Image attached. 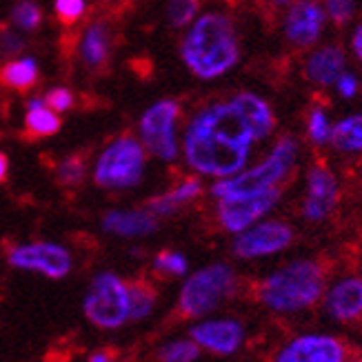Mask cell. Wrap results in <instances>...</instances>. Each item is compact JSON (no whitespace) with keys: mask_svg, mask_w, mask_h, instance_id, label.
<instances>
[{"mask_svg":"<svg viewBox=\"0 0 362 362\" xmlns=\"http://www.w3.org/2000/svg\"><path fill=\"white\" fill-rule=\"evenodd\" d=\"M103 227L116 235H147L156 229V220L147 211H109Z\"/></svg>","mask_w":362,"mask_h":362,"instance_id":"obj_18","label":"cell"},{"mask_svg":"<svg viewBox=\"0 0 362 362\" xmlns=\"http://www.w3.org/2000/svg\"><path fill=\"white\" fill-rule=\"evenodd\" d=\"M9 262L16 269L38 272L47 278H62L71 269V258L65 247L52 243H34L13 247L7 254Z\"/></svg>","mask_w":362,"mask_h":362,"instance_id":"obj_10","label":"cell"},{"mask_svg":"<svg viewBox=\"0 0 362 362\" xmlns=\"http://www.w3.org/2000/svg\"><path fill=\"white\" fill-rule=\"evenodd\" d=\"M156 272L167 276H182L187 272V260L180 254H174V251H163L156 258Z\"/></svg>","mask_w":362,"mask_h":362,"instance_id":"obj_29","label":"cell"},{"mask_svg":"<svg viewBox=\"0 0 362 362\" xmlns=\"http://www.w3.org/2000/svg\"><path fill=\"white\" fill-rule=\"evenodd\" d=\"M240 58L233 27L223 13H204L189 29L182 42V60L198 78L227 74Z\"/></svg>","mask_w":362,"mask_h":362,"instance_id":"obj_2","label":"cell"},{"mask_svg":"<svg viewBox=\"0 0 362 362\" xmlns=\"http://www.w3.org/2000/svg\"><path fill=\"white\" fill-rule=\"evenodd\" d=\"M354 49H356V54H358L360 60H362V27H358V29H356V34H354Z\"/></svg>","mask_w":362,"mask_h":362,"instance_id":"obj_38","label":"cell"},{"mask_svg":"<svg viewBox=\"0 0 362 362\" xmlns=\"http://www.w3.org/2000/svg\"><path fill=\"white\" fill-rule=\"evenodd\" d=\"M85 13V0H56V16L62 25H74Z\"/></svg>","mask_w":362,"mask_h":362,"instance_id":"obj_31","label":"cell"},{"mask_svg":"<svg viewBox=\"0 0 362 362\" xmlns=\"http://www.w3.org/2000/svg\"><path fill=\"white\" fill-rule=\"evenodd\" d=\"M325 287V276L318 264L298 260L274 274L260 289L262 303L276 311H298L313 305Z\"/></svg>","mask_w":362,"mask_h":362,"instance_id":"obj_3","label":"cell"},{"mask_svg":"<svg viewBox=\"0 0 362 362\" xmlns=\"http://www.w3.org/2000/svg\"><path fill=\"white\" fill-rule=\"evenodd\" d=\"M344 69V56L338 47H325V49L316 52L305 67L307 78H311L318 85H332L336 83Z\"/></svg>","mask_w":362,"mask_h":362,"instance_id":"obj_17","label":"cell"},{"mask_svg":"<svg viewBox=\"0 0 362 362\" xmlns=\"http://www.w3.org/2000/svg\"><path fill=\"white\" fill-rule=\"evenodd\" d=\"M198 11V0H169V21L176 27H185L187 23H192V18Z\"/></svg>","mask_w":362,"mask_h":362,"instance_id":"obj_28","label":"cell"},{"mask_svg":"<svg viewBox=\"0 0 362 362\" xmlns=\"http://www.w3.org/2000/svg\"><path fill=\"white\" fill-rule=\"evenodd\" d=\"M23 49V42L16 38L11 31H5L3 38H0V52L3 54H16Z\"/></svg>","mask_w":362,"mask_h":362,"instance_id":"obj_36","label":"cell"},{"mask_svg":"<svg viewBox=\"0 0 362 362\" xmlns=\"http://www.w3.org/2000/svg\"><path fill=\"white\" fill-rule=\"evenodd\" d=\"M254 140H258L254 124L233 98L204 109L192 120L185 134V156L200 174L227 178L243 169Z\"/></svg>","mask_w":362,"mask_h":362,"instance_id":"obj_1","label":"cell"},{"mask_svg":"<svg viewBox=\"0 0 362 362\" xmlns=\"http://www.w3.org/2000/svg\"><path fill=\"white\" fill-rule=\"evenodd\" d=\"M278 3H280V5H282V3H287V0H278Z\"/></svg>","mask_w":362,"mask_h":362,"instance_id":"obj_40","label":"cell"},{"mask_svg":"<svg viewBox=\"0 0 362 362\" xmlns=\"http://www.w3.org/2000/svg\"><path fill=\"white\" fill-rule=\"evenodd\" d=\"M145 169V151L138 140L124 136L109 145L96 163L93 180L103 189L134 187Z\"/></svg>","mask_w":362,"mask_h":362,"instance_id":"obj_5","label":"cell"},{"mask_svg":"<svg viewBox=\"0 0 362 362\" xmlns=\"http://www.w3.org/2000/svg\"><path fill=\"white\" fill-rule=\"evenodd\" d=\"M42 21V13L38 5H34L31 0H21L18 5L13 7V23L25 31H34Z\"/></svg>","mask_w":362,"mask_h":362,"instance_id":"obj_27","label":"cell"},{"mask_svg":"<svg viewBox=\"0 0 362 362\" xmlns=\"http://www.w3.org/2000/svg\"><path fill=\"white\" fill-rule=\"evenodd\" d=\"M85 178V163L81 158H67L58 167V182L62 185H81Z\"/></svg>","mask_w":362,"mask_h":362,"instance_id":"obj_30","label":"cell"},{"mask_svg":"<svg viewBox=\"0 0 362 362\" xmlns=\"http://www.w3.org/2000/svg\"><path fill=\"white\" fill-rule=\"evenodd\" d=\"M60 129V118L56 116V112H52L49 107H34L27 112L25 118V134L29 138H47L54 136Z\"/></svg>","mask_w":362,"mask_h":362,"instance_id":"obj_23","label":"cell"},{"mask_svg":"<svg viewBox=\"0 0 362 362\" xmlns=\"http://www.w3.org/2000/svg\"><path fill=\"white\" fill-rule=\"evenodd\" d=\"M192 338L211 354H233L243 342V327L233 320H211L192 329Z\"/></svg>","mask_w":362,"mask_h":362,"instance_id":"obj_14","label":"cell"},{"mask_svg":"<svg viewBox=\"0 0 362 362\" xmlns=\"http://www.w3.org/2000/svg\"><path fill=\"white\" fill-rule=\"evenodd\" d=\"M200 194V182L198 180H187L182 182L180 187H176L174 192H169L165 196H158L149 202V211L156 214V216H165V214H171L174 209H178L180 204L189 202L192 198H196Z\"/></svg>","mask_w":362,"mask_h":362,"instance_id":"obj_22","label":"cell"},{"mask_svg":"<svg viewBox=\"0 0 362 362\" xmlns=\"http://www.w3.org/2000/svg\"><path fill=\"white\" fill-rule=\"evenodd\" d=\"M0 81H3L7 87H13V89H18V91L31 89V87L36 85V81H38L36 62L31 60V58L7 62V65L0 69Z\"/></svg>","mask_w":362,"mask_h":362,"instance_id":"obj_21","label":"cell"},{"mask_svg":"<svg viewBox=\"0 0 362 362\" xmlns=\"http://www.w3.org/2000/svg\"><path fill=\"white\" fill-rule=\"evenodd\" d=\"M309 136L311 140H316V143H325V140L332 136V132H329V120L320 109H316L309 118Z\"/></svg>","mask_w":362,"mask_h":362,"instance_id":"obj_32","label":"cell"},{"mask_svg":"<svg viewBox=\"0 0 362 362\" xmlns=\"http://www.w3.org/2000/svg\"><path fill=\"white\" fill-rule=\"evenodd\" d=\"M325 25V13L322 9L311 3V0H300L289 9L287 16V38L298 47H309L316 42Z\"/></svg>","mask_w":362,"mask_h":362,"instance_id":"obj_13","label":"cell"},{"mask_svg":"<svg viewBox=\"0 0 362 362\" xmlns=\"http://www.w3.org/2000/svg\"><path fill=\"white\" fill-rule=\"evenodd\" d=\"M7 169H9L7 156H5V153H0V182H5V178H7Z\"/></svg>","mask_w":362,"mask_h":362,"instance_id":"obj_39","label":"cell"},{"mask_svg":"<svg viewBox=\"0 0 362 362\" xmlns=\"http://www.w3.org/2000/svg\"><path fill=\"white\" fill-rule=\"evenodd\" d=\"M176 120H178V105L174 100H160L151 109H147L143 120H140V136H143L145 147L163 160H174L176 147Z\"/></svg>","mask_w":362,"mask_h":362,"instance_id":"obj_8","label":"cell"},{"mask_svg":"<svg viewBox=\"0 0 362 362\" xmlns=\"http://www.w3.org/2000/svg\"><path fill=\"white\" fill-rule=\"evenodd\" d=\"M45 105L54 109V112H65V109L71 107V93L67 89H52L49 93L45 96Z\"/></svg>","mask_w":362,"mask_h":362,"instance_id":"obj_34","label":"cell"},{"mask_svg":"<svg viewBox=\"0 0 362 362\" xmlns=\"http://www.w3.org/2000/svg\"><path fill=\"white\" fill-rule=\"evenodd\" d=\"M129 289V318L132 320H143L149 316L153 303H156V291L151 285L143 280H134L127 285Z\"/></svg>","mask_w":362,"mask_h":362,"instance_id":"obj_25","label":"cell"},{"mask_svg":"<svg viewBox=\"0 0 362 362\" xmlns=\"http://www.w3.org/2000/svg\"><path fill=\"white\" fill-rule=\"evenodd\" d=\"M296 143L291 138H282L276 145V149L269 153L260 167H254L245 171V174L229 178V180H220L214 185V196L216 198H231V196H245V194H256L262 189L274 187L278 180L287 176L289 167L296 160Z\"/></svg>","mask_w":362,"mask_h":362,"instance_id":"obj_4","label":"cell"},{"mask_svg":"<svg viewBox=\"0 0 362 362\" xmlns=\"http://www.w3.org/2000/svg\"><path fill=\"white\" fill-rule=\"evenodd\" d=\"M85 316L100 329H116L129 318V289L114 274H100L85 298Z\"/></svg>","mask_w":362,"mask_h":362,"instance_id":"obj_7","label":"cell"},{"mask_svg":"<svg viewBox=\"0 0 362 362\" xmlns=\"http://www.w3.org/2000/svg\"><path fill=\"white\" fill-rule=\"evenodd\" d=\"M233 285V274L227 264H211L194 274L180 291V313L185 318H198L209 313Z\"/></svg>","mask_w":362,"mask_h":362,"instance_id":"obj_6","label":"cell"},{"mask_svg":"<svg viewBox=\"0 0 362 362\" xmlns=\"http://www.w3.org/2000/svg\"><path fill=\"white\" fill-rule=\"evenodd\" d=\"M280 192L276 187L262 189L256 194L218 198V216L220 223L229 231H245L249 225H254L260 216H264L278 202Z\"/></svg>","mask_w":362,"mask_h":362,"instance_id":"obj_9","label":"cell"},{"mask_svg":"<svg viewBox=\"0 0 362 362\" xmlns=\"http://www.w3.org/2000/svg\"><path fill=\"white\" fill-rule=\"evenodd\" d=\"M278 362H340L344 360L342 344L329 336H303L293 340L276 358Z\"/></svg>","mask_w":362,"mask_h":362,"instance_id":"obj_12","label":"cell"},{"mask_svg":"<svg viewBox=\"0 0 362 362\" xmlns=\"http://www.w3.org/2000/svg\"><path fill=\"white\" fill-rule=\"evenodd\" d=\"M293 238V233L287 225L282 223H262L254 229L243 231L233 243L235 256L240 258H258L269 256L276 251L285 249Z\"/></svg>","mask_w":362,"mask_h":362,"instance_id":"obj_11","label":"cell"},{"mask_svg":"<svg viewBox=\"0 0 362 362\" xmlns=\"http://www.w3.org/2000/svg\"><path fill=\"white\" fill-rule=\"evenodd\" d=\"M354 5H356V0H327L329 16H332L336 23L349 21L354 13Z\"/></svg>","mask_w":362,"mask_h":362,"instance_id":"obj_33","label":"cell"},{"mask_svg":"<svg viewBox=\"0 0 362 362\" xmlns=\"http://www.w3.org/2000/svg\"><path fill=\"white\" fill-rule=\"evenodd\" d=\"M105 360H114V351L100 349V351H93V354L89 356V362H105Z\"/></svg>","mask_w":362,"mask_h":362,"instance_id":"obj_37","label":"cell"},{"mask_svg":"<svg viewBox=\"0 0 362 362\" xmlns=\"http://www.w3.org/2000/svg\"><path fill=\"white\" fill-rule=\"evenodd\" d=\"M338 196L336 178L322 167H313L309 171V185H307V200H305V216L309 220H322L329 211L334 209Z\"/></svg>","mask_w":362,"mask_h":362,"instance_id":"obj_15","label":"cell"},{"mask_svg":"<svg viewBox=\"0 0 362 362\" xmlns=\"http://www.w3.org/2000/svg\"><path fill=\"white\" fill-rule=\"evenodd\" d=\"M327 309L336 320H354L362 313V278L342 280L329 291Z\"/></svg>","mask_w":362,"mask_h":362,"instance_id":"obj_16","label":"cell"},{"mask_svg":"<svg viewBox=\"0 0 362 362\" xmlns=\"http://www.w3.org/2000/svg\"><path fill=\"white\" fill-rule=\"evenodd\" d=\"M332 140L340 151H362V116H349L338 122Z\"/></svg>","mask_w":362,"mask_h":362,"instance_id":"obj_24","label":"cell"},{"mask_svg":"<svg viewBox=\"0 0 362 362\" xmlns=\"http://www.w3.org/2000/svg\"><path fill=\"white\" fill-rule=\"evenodd\" d=\"M338 89H340V93L344 98H351L354 93L358 91V81L351 76V74H340V78H338Z\"/></svg>","mask_w":362,"mask_h":362,"instance_id":"obj_35","label":"cell"},{"mask_svg":"<svg viewBox=\"0 0 362 362\" xmlns=\"http://www.w3.org/2000/svg\"><path fill=\"white\" fill-rule=\"evenodd\" d=\"M109 58V31L96 23L85 31L83 38V60L87 67H103Z\"/></svg>","mask_w":362,"mask_h":362,"instance_id":"obj_19","label":"cell"},{"mask_svg":"<svg viewBox=\"0 0 362 362\" xmlns=\"http://www.w3.org/2000/svg\"><path fill=\"white\" fill-rule=\"evenodd\" d=\"M198 356H200V347H198V342H192V340H180L174 344H167V347L158 354V358L165 362H192Z\"/></svg>","mask_w":362,"mask_h":362,"instance_id":"obj_26","label":"cell"},{"mask_svg":"<svg viewBox=\"0 0 362 362\" xmlns=\"http://www.w3.org/2000/svg\"><path fill=\"white\" fill-rule=\"evenodd\" d=\"M235 100L240 103V107H243V112L247 114L249 122L254 124L258 140L272 134V129H274V114H272L269 105H267L262 98L254 96V93H240V96H235Z\"/></svg>","mask_w":362,"mask_h":362,"instance_id":"obj_20","label":"cell"}]
</instances>
